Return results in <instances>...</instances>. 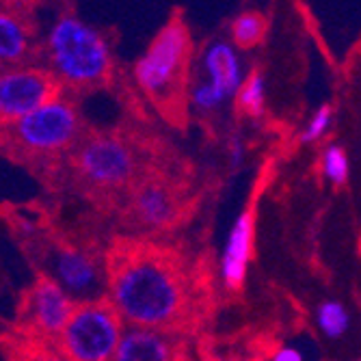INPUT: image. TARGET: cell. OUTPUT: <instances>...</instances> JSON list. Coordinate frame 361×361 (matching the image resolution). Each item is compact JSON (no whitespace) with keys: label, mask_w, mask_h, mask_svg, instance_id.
Returning <instances> with one entry per match:
<instances>
[{"label":"cell","mask_w":361,"mask_h":361,"mask_svg":"<svg viewBox=\"0 0 361 361\" xmlns=\"http://www.w3.org/2000/svg\"><path fill=\"white\" fill-rule=\"evenodd\" d=\"M202 63L206 70V82L223 97V102L227 97L238 95L245 76H243V63L232 44L212 42L206 48Z\"/></svg>","instance_id":"30bf717a"},{"label":"cell","mask_w":361,"mask_h":361,"mask_svg":"<svg viewBox=\"0 0 361 361\" xmlns=\"http://www.w3.org/2000/svg\"><path fill=\"white\" fill-rule=\"evenodd\" d=\"M190 102L200 111H214L223 104V97L208 82H200L190 91Z\"/></svg>","instance_id":"ffe728a7"},{"label":"cell","mask_w":361,"mask_h":361,"mask_svg":"<svg viewBox=\"0 0 361 361\" xmlns=\"http://www.w3.org/2000/svg\"><path fill=\"white\" fill-rule=\"evenodd\" d=\"M56 89L59 85L52 74L13 68L0 76V115L5 121L16 123L59 97Z\"/></svg>","instance_id":"8992f818"},{"label":"cell","mask_w":361,"mask_h":361,"mask_svg":"<svg viewBox=\"0 0 361 361\" xmlns=\"http://www.w3.org/2000/svg\"><path fill=\"white\" fill-rule=\"evenodd\" d=\"M48 63L52 76L68 85H93L111 68L106 39L76 16H61L48 32Z\"/></svg>","instance_id":"7a4b0ae2"},{"label":"cell","mask_w":361,"mask_h":361,"mask_svg":"<svg viewBox=\"0 0 361 361\" xmlns=\"http://www.w3.org/2000/svg\"><path fill=\"white\" fill-rule=\"evenodd\" d=\"M238 104L243 111H247L249 115H262L264 111V102H267V85H264V76L259 72H251L240 91H238Z\"/></svg>","instance_id":"e0dca14e"},{"label":"cell","mask_w":361,"mask_h":361,"mask_svg":"<svg viewBox=\"0 0 361 361\" xmlns=\"http://www.w3.org/2000/svg\"><path fill=\"white\" fill-rule=\"evenodd\" d=\"M137 214L152 227H165L173 219V202L169 192L158 184L143 186L137 195Z\"/></svg>","instance_id":"4fadbf2b"},{"label":"cell","mask_w":361,"mask_h":361,"mask_svg":"<svg viewBox=\"0 0 361 361\" xmlns=\"http://www.w3.org/2000/svg\"><path fill=\"white\" fill-rule=\"evenodd\" d=\"M76 303L52 277H42L28 292L26 314L30 329L42 338L59 340L70 324Z\"/></svg>","instance_id":"52a82bcc"},{"label":"cell","mask_w":361,"mask_h":361,"mask_svg":"<svg viewBox=\"0 0 361 361\" xmlns=\"http://www.w3.org/2000/svg\"><path fill=\"white\" fill-rule=\"evenodd\" d=\"M16 361H68L59 348L42 346V344H30V348L22 350Z\"/></svg>","instance_id":"44dd1931"},{"label":"cell","mask_w":361,"mask_h":361,"mask_svg":"<svg viewBox=\"0 0 361 361\" xmlns=\"http://www.w3.org/2000/svg\"><path fill=\"white\" fill-rule=\"evenodd\" d=\"M271 361H303V353L294 346H283L273 355Z\"/></svg>","instance_id":"7402d4cb"},{"label":"cell","mask_w":361,"mask_h":361,"mask_svg":"<svg viewBox=\"0 0 361 361\" xmlns=\"http://www.w3.org/2000/svg\"><path fill=\"white\" fill-rule=\"evenodd\" d=\"M331 121H334V111H331V106H320L314 115H312V119H310V123H307V128H305V133H303V141L305 143H314V141H318V139H322L324 135H326V130L331 128Z\"/></svg>","instance_id":"d6986e66"},{"label":"cell","mask_w":361,"mask_h":361,"mask_svg":"<svg viewBox=\"0 0 361 361\" xmlns=\"http://www.w3.org/2000/svg\"><path fill=\"white\" fill-rule=\"evenodd\" d=\"M188 46V30L180 22L167 24L135 65V78L139 87L149 95L167 91L182 70Z\"/></svg>","instance_id":"277c9868"},{"label":"cell","mask_w":361,"mask_h":361,"mask_svg":"<svg viewBox=\"0 0 361 361\" xmlns=\"http://www.w3.org/2000/svg\"><path fill=\"white\" fill-rule=\"evenodd\" d=\"M82 176L100 186L123 184L135 171V156L119 139L95 137L87 141L78 154Z\"/></svg>","instance_id":"9c48e42d"},{"label":"cell","mask_w":361,"mask_h":361,"mask_svg":"<svg viewBox=\"0 0 361 361\" xmlns=\"http://www.w3.org/2000/svg\"><path fill=\"white\" fill-rule=\"evenodd\" d=\"M109 301L123 322L160 331L180 320L186 288L167 257L133 251L113 257Z\"/></svg>","instance_id":"6da1fadb"},{"label":"cell","mask_w":361,"mask_h":361,"mask_svg":"<svg viewBox=\"0 0 361 361\" xmlns=\"http://www.w3.org/2000/svg\"><path fill=\"white\" fill-rule=\"evenodd\" d=\"M28 52V32L18 16H0V61L18 63Z\"/></svg>","instance_id":"5bb4252c"},{"label":"cell","mask_w":361,"mask_h":361,"mask_svg":"<svg viewBox=\"0 0 361 361\" xmlns=\"http://www.w3.org/2000/svg\"><path fill=\"white\" fill-rule=\"evenodd\" d=\"M48 269H50L48 277H52L74 301H82V303L100 301L104 279L97 262L89 253L74 247L56 249L50 255Z\"/></svg>","instance_id":"ba28073f"},{"label":"cell","mask_w":361,"mask_h":361,"mask_svg":"<svg viewBox=\"0 0 361 361\" xmlns=\"http://www.w3.org/2000/svg\"><path fill=\"white\" fill-rule=\"evenodd\" d=\"M348 156L340 145H329L322 152V173L334 184H344L348 178Z\"/></svg>","instance_id":"ac0fdd59"},{"label":"cell","mask_w":361,"mask_h":361,"mask_svg":"<svg viewBox=\"0 0 361 361\" xmlns=\"http://www.w3.org/2000/svg\"><path fill=\"white\" fill-rule=\"evenodd\" d=\"M78 126L76 109L61 97H54L46 106L16 121L11 133L28 152H59L76 139Z\"/></svg>","instance_id":"5b68a950"},{"label":"cell","mask_w":361,"mask_h":361,"mask_svg":"<svg viewBox=\"0 0 361 361\" xmlns=\"http://www.w3.org/2000/svg\"><path fill=\"white\" fill-rule=\"evenodd\" d=\"M267 22L255 11H245L232 22V42L240 48L255 46L262 37H264Z\"/></svg>","instance_id":"2e32d148"},{"label":"cell","mask_w":361,"mask_h":361,"mask_svg":"<svg viewBox=\"0 0 361 361\" xmlns=\"http://www.w3.org/2000/svg\"><path fill=\"white\" fill-rule=\"evenodd\" d=\"M113 361H173V350L160 331L128 326Z\"/></svg>","instance_id":"7c38bea8"},{"label":"cell","mask_w":361,"mask_h":361,"mask_svg":"<svg viewBox=\"0 0 361 361\" xmlns=\"http://www.w3.org/2000/svg\"><path fill=\"white\" fill-rule=\"evenodd\" d=\"M123 331V318L111 301L80 303L56 348L68 361H113Z\"/></svg>","instance_id":"3957f363"},{"label":"cell","mask_w":361,"mask_h":361,"mask_svg":"<svg viewBox=\"0 0 361 361\" xmlns=\"http://www.w3.org/2000/svg\"><path fill=\"white\" fill-rule=\"evenodd\" d=\"M240 162H243V145L234 141V145H232V165L238 167Z\"/></svg>","instance_id":"603a6c76"},{"label":"cell","mask_w":361,"mask_h":361,"mask_svg":"<svg viewBox=\"0 0 361 361\" xmlns=\"http://www.w3.org/2000/svg\"><path fill=\"white\" fill-rule=\"evenodd\" d=\"M316 324L326 338H342L350 326L348 310L340 301H324L316 310Z\"/></svg>","instance_id":"9a60e30c"},{"label":"cell","mask_w":361,"mask_h":361,"mask_svg":"<svg viewBox=\"0 0 361 361\" xmlns=\"http://www.w3.org/2000/svg\"><path fill=\"white\" fill-rule=\"evenodd\" d=\"M251 251H253V216L249 212H243L232 225V232L227 236L221 257V277L227 288L243 286L251 262Z\"/></svg>","instance_id":"8fae6325"}]
</instances>
